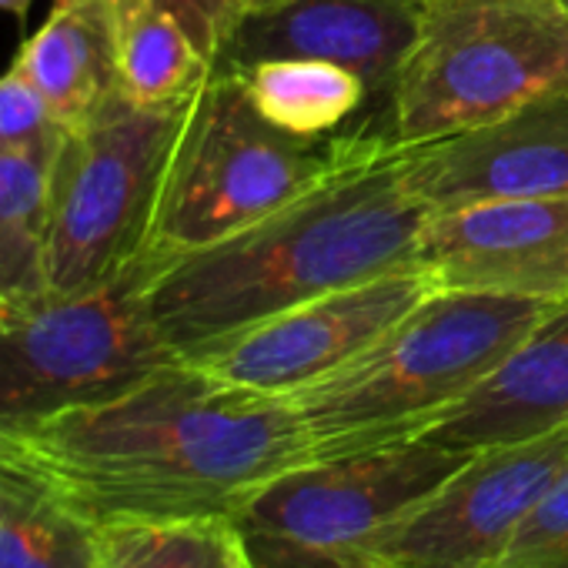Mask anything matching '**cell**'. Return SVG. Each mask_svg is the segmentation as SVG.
<instances>
[{"mask_svg":"<svg viewBox=\"0 0 568 568\" xmlns=\"http://www.w3.org/2000/svg\"><path fill=\"white\" fill-rule=\"evenodd\" d=\"M495 568H568V465L518 521Z\"/></svg>","mask_w":568,"mask_h":568,"instance_id":"cell-21","label":"cell"},{"mask_svg":"<svg viewBox=\"0 0 568 568\" xmlns=\"http://www.w3.org/2000/svg\"><path fill=\"white\" fill-rule=\"evenodd\" d=\"M148 281L138 267L88 295L0 312V422L104 402L181 362L148 308Z\"/></svg>","mask_w":568,"mask_h":568,"instance_id":"cell-8","label":"cell"},{"mask_svg":"<svg viewBox=\"0 0 568 568\" xmlns=\"http://www.w3.org/2000/svg\"><path fill=\"white\" fill-rule=\"evenodd\" d=\"M121 94L138 108L187 104L214 61L164 0H111Z\"/></svg>","mask_w":568,"mask_h":568,"instance_id":"cell-16","label":"cell"},{"mask_svg":"<svg viewBox=\"0 0 568 568\" xmlns=\"http://www.w3.org/2000/svg\"><path fill=\"white\" fill-rule=\"evenodd\" d=\"M415 264L438 292L558 305L568 298V197L481 201L432 214Z\"/></svg>","mask_w":568,"mask_h":568,"instance_id":"cell-11","label":"cell"},{"mask_svg":"<svg viewBox=\"0 0 568 568\" xmlns=\"http://www.w3.org/2000/svg\"><path fill=\"white\" fill-rule=\"evenodd\" d=\"M234 71L264 121L302 138L335 134L368 98L358 74L312 58H271Z\"/></svg>","mask_w":568,"mask_h":568,"instance_id":"cell-17","label":"cell"},{"mask_svg":"<svg viewBox=\"0 0 568 568\" xmlns=\"http://www.w3.org/2000/svg\"><path fill=\"white\" fill-rule=\"evenodd\" d=\"M187 104L138 108L121 98L91 124L68 131L51 178L44 247L51 295H88L144 267Z\"/></svg>","mask_w":568,"mask_h":568,"instance_id":"cell-6","label":"cell"},{"mask_svg":"<svg viewBox=\"0 0 568 568\" xmlns=\"http://www.w3.org/2000/svg\"><path fill=\"white\" fill-rule=\"evenodd\" d=\"M244 568H247V561H244Z\"/></svg>","mask_w":568,"mask_h":568,"instance_id":"cell-27","label":"cell"},{"mask_svg":"<svg viewBox=\"0 0 568 568\" xmlns=\"http://www.w3.org/2000/svg\"><path fill=\"white\" fill-rule=\"evenodd\" d=\"M54 158L0 151V312L41 302L48 292V211Z\"/></svg>","mask_w":568,"mask_h":568,"instance_id":"cell-18","label":"cell"},{"mask_svg":"<svg viewBox=\"0 0 568 568\" xmlns=\"http://www.w3.org/2000/svg\"><path fill=\"white\" fill-rule=\"evenodd\" d=\"M34 0H0V11L11 14V18H24L31 11Z\"/></svg>","mask_w":568,"mask_h":568,"instance_id":"cell-25","label":"cell"},{"mask_svg":"<svg viewBox=\"0 0 568 568\" xmlns=\"http://www.w3.org/2000/svg\"><path fill=\"white\" fill-rule=\"evenodd\" d=\"M298 0H244V18L247 14H267V11H281V8H292Z\"/></svg>","mask_w":568,"mask_h":568,"instance_id":"cell-24","label":"cell"},{"mask_svg":"<svg viewBox=\"0 0 568 568\" xmlns=\"http://www.w3.org/2000/svg\"><path fill=\"white\" fill-rule=\"evenodd\" d=\"M432 292L438 288L425 271H392L277 312L184 362L231 385L288 398L362 355Z\"/></svg>","mask_w":568,"mask_h":568,"instance_id":"cell-10","label":"cell"},{"mask_svg":"<svg viewBox=\"0 0 568 568\" xmlns=\"http://www.w3.org/2000/svg\"><path fill=\"white\" fill-rule=\"evenodd\" d=\"M164 4L184 21L191 38L214 64L244 21V0H164Z\"/></svg>","mask_w":568,"mask_h":568,"instance_id":"cell-23","label":"cell"},{"mask_svg":"<svg viewBox=\"0 0 568 568\" xmlns=\"http://www.w3.org/2000/svg\"><path fill=\"white\" fill-rule=\"evenodd\" d=\"M355 568H392V565H385V561H375V558H365V561H358Z\"/></svg>","mask_w":568,"mask_h":568,"instance_id":"cell-26","label":"cell"},{"mask_svg":"<svg viewBox=\"0 0 568 568\" xmlns=\"http://www.w3.org/2000/svg\"><path fill=\"white\" fill-rule=\"evenodd\" d=\"M565 4H568V0H565Z\"/></svg>","mask_w":568,"mask_h":568,"instance_id":"cell-28","label":"cell"},{"mask_svg":"<svg viewBox=\"0 0 568 568\" xmlns=\"http://www.w3.org/2000/svg\"><path fill=\"white\" fill-rule=\"evenodd\" d=\"M568 465V428L475 452L375 535L365 558L392 568H495L518 521Z\"/></svg>","mask_w":568,"mask_h":568,"instance_id":"cell-9","label":"cell"},{"mask_svg":"<svg viewBox=\"0 0 568 568\" xmlns=\"http://www.w3.org/2000/svg\"><path fill=\"white\" fill-rule=\"evenodd\" d=\"M425 221L395 138H382L288 207L168 261L148 281V308L168 345L191 358L302 302L418 267Z\"/></svg>","mask_w":568,"mask_h":568,"instance_id":"cell-2","label":"cell"},{"mask_svg":"<svg viewBox=\"0 0 568 568\" xmlns=\"http://www.w3.org/2000/svg\"><path fill=\"white\" fill-rule=\"evenodd\" d=\"M11 68L48 101L68 131L101 118L124 98L111 0H54V11Z\"/></svg>","mask_w":568,"mask_h":568,"instance_id":"cell-15","label":"cell"},{"mask_svg":"<svg viewBox=\"0 0 568 568\" xmlns=\"http://www.w3.org/2000/svg\"><path fill=\"white\" fill-rule=\"evenodd\" d=\"M415 18L418 0H298L281 11L247 14L217 64L312 58L358 74L368 91H392L415 41Z\"/></svg>","mask_w":568,"mask_h":568,"instance_id":"cell-13","label":"cell"},{"mask_svg":"<svg viewBox=\"0 0 568 568\" xmlns=\"http://www.w3.org/2000/svg\"><path fill=\"white\" fill-rule=\"evenodd\" d=\"M0 568H101L94 525L0 481Z\"/></svg>","mask_w":568,"mask_h":568,"instance_id":"cell-20","label":"cell"},{"mask_svg":"<svg viewBox=\"0 0 568 568\" xmlns=\"http://www.w3.org/2000/svg\"><path fill=\"white\" fill-rule=\"evenodd\" d=\"M378 141L365 128L335 138L281 131L251 104L241 74L214 64L171 148L141 264L154 277L168 261L264 221Z\"/></svg>","mask_w":568,"mask_h":568,"instance_id":"cell-4","label":"cell"},{"mask_svg":"<svg viewBox=\"0 0 568 568\" xmlns=\"http://www.w3.org/2000/svg\"><path fill=\"white\" fill-rule=\"evenodd\" d=\"M94 541L101 568H244L227 518H111Z\"/></svg>","mask_w":568,"mask_h":568,"instance_id":"cell-19","label":"cell"},{"mask_svg":"<svg viewBox=\"0 0 568 568\" xmlns=\"http://www.w3.org/2000/svg\"><path fill=\"white\" fill-rule=\"evenodd\" d=\"M312 462L295 405L174 362L134 388L48 418L0 422V481L78 518H234Z\"/></svg>","mask_w":568,"mask_h":568,"instance_id":"cell-1","label":"cell"},{"mask_svg":"<svg viewBox=\"0 0 568 568\" xmlns=\"http://www.w3.org/2000/svg\"><path fill=\"white\" fill-rule=\"evenodd\" d=\"M475 452L412 438L264 481L231 518L247 568H355L368 545Z\"/></svg>","mask_w":568,"mask_h":568,"instance_id":"cell-7","label":"cell"},{"mask_svg":"<svg viewBox=\"0 0 568 568\" xmlns=\"http://www.w3.org/2000/svg\"><path fill=\"white\" fill-rule=\"evenodd\" d=\"M398 158L428 217L481 201L568 197V94L475 131L398 144Z\"/></svg>","mask_w":568,"mask_h":568,"instance_id":"cell-12","label":"cell"},{"mask_svg":"<svg viewBox=\"0 0 568 568\" xmlns=\"http://www.w3.org/2000/svg\"><path fill=\"white\" fill-rule=\"evenodd\" d=\"M68 128L54 118L48 101L11 68L0 74V151L58 158Z\"/></svg>","mask_w":568,"mask_h":568,"instance_id":"cell-22","label":"cell"},{"mask_svg":"<svg viewBox=\"0 0 568 568\" xmlns=\"http://www.w3.org/2000/svg\"><path fill=\"white\" fill-rule=\"evenodd\" d=\"M551 302L432 292L362 355L288 395L312 462L422 438L551 312Z\"/></svg>","mask_w":568,"mask_h":568,"instance_id":"cell-3","label":"cell"},{"mask_svg":"<svg viewBox=\"0 0 568 568\" xmlns=\"http://www.w3.org/2000/svg\"><path fill=\"white\" fill-rule=\"evenodd\" d=\"M558 94H568L565 0H418L392 84V138L425 144Z\"/></svg>","mask_w":568,"mask_h":568,"instance_id":"cell-5","label":"cell"},{"mask_svg":"<svg viewBox=\"0 0 568 568\" xmlns=\"http://www.w3.org/2000/svg\"><path fill=\"white\" fill-rule=\"evenodd\" d=\"M568 428V298L422 438L481 452Z\"/></svg>","mask_w":568,"mask_h":568,"instance_id":"cell-14","label":"cell"}]
</instances>
